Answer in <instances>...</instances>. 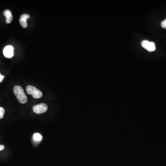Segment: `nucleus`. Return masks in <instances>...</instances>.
Wrapping results in <instances>:
<instances>
[{"label": "nucleus", "instance_id": "f257e3e1", "mask_svg": "<svg viewBox=\"0 0 166 166\" xmlns=\"http://www.w3.org/2000/svg\"><path fill=\"white\" fill-rule=\"evenodd\" d=\"M13 92L17 99L20 103L24 104L27 101V98L24 94L23 89L20 86H16L13 88Z\"/></svg>", "mask_w": 166, "mask_h": 166}, {"label": "nucleus", "instance_id": "f03ea898", "mask_svg": "<svg viewBox=\"0 0 166 166\" xmlns=\"http://www.w3.org/2000/svg\"><path fill=\"white\" fill-rule=\"evenodd\" d=\"M26 92L29 95H32L34 98H40L42 96V92L33 86H27L26 87Z\"/></svg>", "mask_w": 166, "mask_h": 166}, {"label": "nucleus", "instance_id": "7ed1b4c3", "mask_svg": "<svg viewBox=\"0 0 166 166\" xmlns=\"http://www.w3.org/2000/svg\"><path fill=\"white\" fill-rule=\"evenodd\" d=\"M48 110V106L45 103H40L35 105L33 107V110L37 114H42L45 113Z\"/></svg>", "mask_w": 166, "mask_h": 166}, {"label": "nucleus", "instance_id": "20e7f679", "mask_svg": "<svg viewBox=\"0 0 166 166\" xmlns=\"http://www.w3.org/2000/svg\"><path fill=\"white\" fill-rule=\"evenodd\" d=\"M141 45L143 48L149 52H153L156 50V45L154 42H150L148 40H143L141 42Z\"/></svg>", "mask_w": 166, "mask_h": 166}, {"label": "nucleus", "instance_id": "39448f33", "mask_svg": "<svg viewBox=\"0 0 166 166\" xmlns=\"http://www.w3.org/2000/svg\"><path fill=\"white\" fill-rule=\"evenodd\" d=\"M3 54L8 58H12L14 55V48L12 45H8L4 48Z\"/></svg>", "mask_w": 166, "mask_h": 166}, {"label": "nucleus", "instance_id": "423d86ee", "mask_svg": "<svg viewBox=\"0 0 166 166\" xmlns=\"http://www.w3.org/2000/svg\"><path fill=\"white\" fill-rule=\"evenodd\" d=\"M30 16L29 14L27 13H24L21 15L20 19V25L22 26L23 28H25L27 26V20L30 18Z\"/></svg>", "mask_w": 166, "mask_h": 166}, {"label": "nucleus", "instance_id": "0eeeda50", "mask_svg": "<svg viewBox=\"0 0 166 166\" xmlns=\"http://www.w3.org/2000/svg\"><path fill=\"white\" fill-rule=\"evenodd\" d=\"M4 15L6 17V22L7 24H10L12 21L13 17L12 13L11 11L7 9L4 11Z\"/></svg>", "mask_w": 166, "mask_h": 166}, {"label": "nucleus", "instance_id": "6e6552de", "mask_svg": "<svg viewBox=\"0 0 166 166\" xmlns=\"http://www.w3.org/2000/svg\"><path fill=\"white\" fill-rule=\"evenodd\" d=\"M33 139L36 141H40L42 139V136L39 133H35L33 135Z\"/></svg>", "mask_w": 166, "mask_h": 166}, {"label": "nucleus", "instance_id": "1a4fd4ad", "mask_svg": "<svg viewBox=\"0 0 166 166\" xmlns=\"http://www.w3.org/2000/svg\"><path fill=\"white\" fill-rule=\"evenodd\" d=\"M5 114V109L4 108L0 107V119L3 118Z\"/></svg>", "mask_w": 166, "mask_h": 166}, {"label": "nucleus", "instance_id": "9d476101", "mask_svg": "<svg viewBox=\"0 0 166 166\" xmlns=\"http://www.w3.org/2000/svg\"><path fill=\"white\" fill-rule=\"evenodd\" d=\"M161 26L164 29H166V19L161 23Z\"/></svg>", "mask_w": 166, "mask_h": 166}, {"label": "nucleus", "instance_id": "9b49d317", "mask_svg": "<svg viewBox=\"0 0 166 166\" xmlns=\"http://www.w3.org/2000/svg\"><path fill=\"white\" fill-rule=\"evenodd\" d=\"M4 76L3 75H1L0 73V83H1L3 80V79H4Z\"/></svg>", "mask_w": 166, "mask_h": 166}, {"label": "nucleus", "instance_id": "f8f14e48", "mask_svg": "<svg viewBox=\"0 0 166 166\" xmlns=\"http://www.w3.org/2000/svg\"><path fill=\"white\" fill-rule=\"evenodd\" d=\"M5 148V147L3 145H0V151L1 150H3Z\"/></svg>", "mask_w": 166, "mask_h": 166}]
</instances>
